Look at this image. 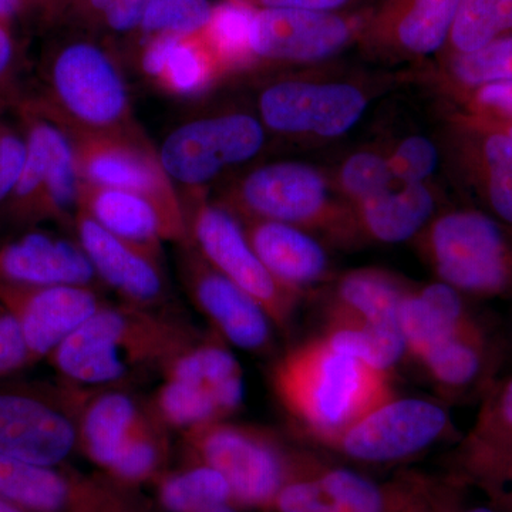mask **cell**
<instances>
[{
	"instance_id": "1",
	"label": "cell",
	"mask_w": 512,
	"mask_h": 512,
	"mask_svg": "<svg viewBox=\"0 0 512 512\" xmlns=\"http://www.w3.org/2000/svg\"><path fill=\"white\" fill-rule=\"evenodd\" d=\"M272 384L315 444L396 396L390 373L336 349L322 335L286 353L274 367Z\"/></svg>"
},
{
	"instance_id": "2",
	"label": "cell",
	"mask_w": 512,
	"mask_h": 512,
	"mask_svg": "<svg viewBox=\"0 0 512 512\" xmlns=\"http://www.w3.org/2000/svg\"><path fill=\"white\" fill-rule=\"evenodd\" d=\"M67 134L141 133L117 60L89 40L53 50L42 67L40 90L29 99Z\"/></svg>"
},
{
	"instance_id": "3",
	"label": "cell",
	"mask_w": 512,
	"mask_h": 512,
	"mask_svg": "<svg viewBox=\"0 0 512 512\" xmlns=\"http://www.w3.org/2000/svg\"><path fill=\"white\" fill-rule=\"evenodd\" d=\"M181 326L140 306H101L53 352L57 369L84 386H104L124 379L138 366L167 365L190 346Z\"/></svg>"
},
{
	"instance_id": "4",
	"label": "cell",
	"mask_w": 512,
	"mask_h": 512,
	"mask_svg": "<svg viewBox=\"0 0 512 512\" xmlns=\"http://www.w3.org/2000/svg\"><path fill=\"white\" fill-rule=\"evenodd\" d=\"M265 126L247 111L225 110L188 117L165 134L158 158L181 198L205 195L228 170L264 150Z\"/></svg>"
},
{
	"instance_id": "5",
	"label": "cell",
	"mask_w": 512,
	"mask_h": 512,
	"mask_svg": "<svg viewBox=\"0 0 512 512\" xmlns=\"http://www.w3.org/2000/svg\"><path fill=\"white\" fill-rule=\"evenodd\" d=\"M188 444L195 463L214 468L228 481L235 507L249 510H274L276 497L305 458L269 434L222 420L191 429Z\"/></svg>"
},
{
	"instance_id": "6",
	"label": "cell",
	"mask_w": 512,
	"mask_h": 512,
	"mask_svg": "<svg viewBox=\"0 0 512 512\" xmlns=\"http://www.w3.org/2000/svg\"><path fill=\"white\" fill-rule=\"evenodd\" d=\"M221 207L247 221H274L302 229L319 228L348 238L350 212L332 205L325 178L296 161L259 165L222 194Z\"/></svg>"
},
{
	"instance_id": "7",
	"label": "cell",
	"mask_w": 512,
	"mask_h": 512,
	"mask_svg": "<svg viewBox=\"0 0 512 512\" xmlns=\"http://www.w3.org/2000/svg\"><path fill=\"white\" fill-rule=\"evenodd\" d=\"M72 140L77 173L84 183L116 188L153 202L171 242L190 244L183 201L165 174L157 148L146 134H67Z\"/></svg>"
},
{
	"instance_id": "8",
	"label": "cell",
	"mask_w": 512,
	"mask_h": 512,
	"mask_svg": "<svg viewBox=\"0 0 512 512\" xmlns=\"http://www.w3.org/2000/svg\"><path fill=\"white\" fill-rule=\"evenodd\" d=\"M421 249L440 282L458 292L501 295L512 286V249L491 218L457 211L437 218Z\"/></svg>"
},
{
	"instance_id": "9",
	"label": "cell",
	"mask_w": 512,
	"mask_h": 512,
	"mask_svg": "<svg viewBox=\"0 0 512 512\" xmlns=\"http://www.w3.org/2000/svg\"><path fill=\"white\" fill-rule=\"evenodd\" d=\"M181 201L192 247L212 268L255 299L274 325L288 326L301 295L276 281L266 269L235 215L208 201L207 195Z\"/></svg>"
},
{
	"instance_id": "10",
	"label": "cell",
	"mask_w": 512,
	"mask_h": 512,
	"mask_svg": "<svg viewBox=\"0 0 512 512\" xmlns=\"http://www.w3.org/2000/svg\"><path fill=\"white\" fill-rule=\"evenodd\" d=\"M448 430L450 416L441 404L393 396L318 446L359 463L389 464L423 453Z\"/></svg>"
},
{
	"instance_id": "11",
	"label": "cell",
	"mask_w": 512,
	"mask_h": 512,
	"mask_svg": "<svg viewBox=\"0 0 512 512\" xmlns=\"http://www.w3.org/2000/svg\"><path fill=\"white\" fill-rule=\"evenodd\" d=\"M259 119L282 136L335 138L348 133L367 109L365 93L349 83L281 79L258 94Z\"/></svg>"
},
{
	"instance_id": "12",
	"label": "cell",
	"mask_w": 512,
	"mask_h": 512,
	"mask_svg": "<svg viewBox=\"0 0 512 512\" xmlns=\"http://www.w3.org/2000/svg\"><path fill=\"white\" fill-rule=\"evenodd\" d=\"M362 20L349 13L254 9L249 30L252 60L315 63L338 55L360 35Z\"/></svg>"
},
{
	"instance_id": "13",
	"label": "cell",
	"mask_w": 512,
	"mask_h": 512,
	"mask_svg": "<svg viewBox=\"0 0 512 512\" xmlns=\"http://www.w3.org/2000/svg\"><path fill=\"white\" fill-rule=\"evenodd\" d=\"M180 265L192 301L221 339L247 352H264L271 345L274 323L255 299L212 268L191 244L183 245Z\"/></svg>"
},
{
	"instance_id": "14",
	"label": "cell",
	"mask_w": 512,
	"mask_h": 512,
	"mask_svg": "<svg viewBox=\"0 0 512 512\" xmlns=\"http://www.w3.org/2000/svg\"><path fill=\"white\" fill-rule=\"evenodd\" d=\"M0 498L29 512H137L119 491L0 454Z\"/></svg>"
},
{
	"instance_id": "15",
	"label": "cell",
	"mask_w": 512,
	"mask_h": 512,
	"mask_svg": "<svg viewBox=\"0 0 512 512\" xmlns=\"http://www.w3.org/2000/svg\"><path fill=\"white\" fill-rule=\"evenodd\" d=\"M458 5L460 0H379L359 37L387 56L434 55L447 45Z\"/></svg>"
},
{
	"instance_id": "16",
	"label": "cell",
	"mask_w": 512,
	"mask_h": 512,
	"mask_svg": "<svg viewBox=\"0 0 512 512\" xmlns=\"http://www.w3.org/2000/svg\"><path fill=\"white\" fill-rule=\"evenodd\" d=\"M73 228L100 281L140 308L164 301L168 285L161 254L116 237L82 211Z\"/></svg>"
},
{
	"instance_id": "17",
	"label": "cell",
	"mask_w": 512,
	"mask_h": 512,
	"mask_svg": "<svg viewBox=\"0 0 512 512\" xmlns=\"http://www.w3.org/2000/svg\"><path fill=\"white\" fill-rule=\"evenodd\" d=\"M0 296L15 309L30 355L53 353L60 343L99 311L90 286H0Z\"/></svg>"
},
{
	"instance_id": "18",
	"label": "cell",
	"mask_w": 512,
	"mask_h": 512,
	"mask_svg": "<svg viewBox=\"0 0 512 512\" xmlns=\"http://www.w3.org/2000/svg\"><path fill=\"white\" fill-rule=\"evenodd\" d=\"M77 441L79 429L64 414L28 397L0 394V454L55 467Z\"/></svg>"
},
{
	"instance_id": "19",
	"label": "cell",
	"mask_w": 512,
	"mask_h": 512,
	"mask_svg": "<svg viewBox=\"0 0 512 512\" xmlns=\"http://www.w3.org/2000/svg\"><path fill=\"white\" fill-rule=\"evenodd\" d=\"M0 278L18 286H90L100 281L77 241L29 232L0 249Z\"/></svg>"
},
{
	"instance_id": "20",
	"label": "cell",
	"mask_w": 512,
	"mask_h": 512,
	"mask_svg": "<svg viewBox=\"0 0 512 512\" xmlns=\"http://www.w3.org/2000/svg\"><path fill=\"white\" fill-rule=\"evenodd\" d=\"M249 244L276 281L301 295L306 286L328 274L329 259L322 245L305 229L274 221H247Z\"/></svg>"
},
{
	"instance_id": "21",
	"label": "cell",
	"mask_w": 512,
	"mask_h": 512,
	"mask_svg": "<svg viewBox=\"0 0 512 512\" xmlns=\"http://www.w3.org/2000/svg\"><path fill=\"white\" fill-rule=\"evenodd\" d=\"M434 197L423 183L393 185L350 212L349 238L400 244L420 234L433 215Z\"/></svg>"
},
{
	"instance_id": "22",
	"label": "cell",
	"mask_w": 512,
	"mask_h": 512,
	"mask_svg": "<svg viewBox=\"0 0 512 512\" xmlns=\"http://www.w3.org/2000/svg\"><path fill=\"white\" fill-rule=\"evenodd\" d=\"M473 325L460 292L444 282L409 288L397 313L406 352L417 362L441 340Z\"/></svg>"
},
{
	"instance_id": "23",
	"label": "cell",
	"mask_w": 512,
	"mask_h": 512,
	"mask_svg": "<svg viewBox=\"0 0 512 512\" xmlns=\"http://www.w3.org/2000/svg\"><path fill=\"white\" fill-rule=\"evenodd\" d=\"M165 379L175 380L204 397L221 420L237 412L244 400V376L237 357L222 342L194 343L177 353L165 367Z\"/></svg>"
},
{
	"instance_id": "24",
	"label": "cell",
	"mask_w": 512,
	"mask_h": 512,
	"mask_svg": "<svg viewBox=\"0 0 512 512\" xmlns=\"http://www.w3.org/2000/svg\"><path fill=\"white\" fill-rule=\"evenodd\" d=\"M121 239L161 254L170 241L167 227L153 202L133 192L80 183L79 210Z\"/></svg>"
},
{
	"instance_id": "25",
	"label": "cell",
	"mask_w": 512,
	"mask_h": 512,
	"mask_svg": "<svg viewBox=\"0 0 512 512\" xmlns=\"http://www.w3.org/2000/svg\"><path fill=\"white\" fill-rule=\"evenodd\" d=\"M409 286L376 269L342 276L330 298L326 318H349L397 325V313Z\"/></svg>"
},
{
	"instance_id": "26",
	"label": "cell",
	"mask_w": 512,
	"mask_h": 512,
	"mask_svg": "<svg viewBox=\"0 0 512 512\" xmlns=\"http://www.w3.org/2000/svg\"><path fill=\"white\" fill-rule=\"evenodd\" d=\"M141 419L136 402L127 394H100L84 410L79 441L93 463L109 470Z\"/></svg>"
},
{
	"instance_id": "27",
	"label": "cell",
	"mask_w": 512,
	"mask_h": 512,
	"mask_svg": "<svg viewBox=\"0 0 512 512\" xmlns=\"http://www.w3.org/2000/svg\"><path fill=\"white\" fill-rule=\"evenodd\" d=\"M224 70L202 35L174 36L165 52L154 86L180 99H192L210 90Z\"/></svg>"
},
{
	"instance_id": "28",
	"label": "cell",
	"mask_w": 512,
	"mask_h": 512,
	"mask_svg": "<svg viewBox=\"0 0 512 512\" xmlns=\"http://www.w3.org/2000/svg\"><path fill=\"white\" fill-rule=\"evenodd\" d=\"M323 338L366 365L390 373L406 355L399 326L349 318H326Z\"/></svg>"
},
{
	"instance_id": "29",
	"label": "cell",
	"mask_w": 512,
	"mask_h": 512,
	"mask_svg": "<svg viewBox=\"0 0 512 512\" xmlns=\"http://www.w3.org/2000/svg\"><path fill=\"white\" fill-rule=\"evenodd\" d=\"M434 384L446 392H460L477 382L485 363L484 336L478 325L441 340L419 360Z\"/></svg>"
},
{
	"instance_id": "30",
	"label": "cell",
	"mask_w": 512,
	"mask_h": 512,
	"mask_svg": "<svg viewBox=\"0 0 512 512\" xmlns=\"http://www.w3.org/2000/svg\"><path fill=\"white\" fill-rule=\"evenodd\" d=\"M158 503L167 512H195L220 504H234L231 487L221 473L205 464L157 478ZM235 505V504H234Z\"/></svg>"
},
{
	"instance_id": "31",
	"label": "cell",
	"mask_w": 512,
	"mask_h": 512,
	"mask_svg": "<svg viewBox=\"0 0 512 512\" xmlns=\"http://www.w3.org/2000/svg\"><path fill=\"white\" fill-rule=\"evenodd\" d=\"M512 32V0H460L447 45L468 55Z\"/></svg>"
},
{
	"instance_id": "32",
	"label": "cell",
	"mask_w": 512,
	"mask_h": 512,
	"mask_svg": "<svg viewBox=\"0 0 512 512\" xmlns=\"http://www.w3.org/2000/svg\"><path fill=\"white\" fill-rule=\"evenodd\" d=\"M252 12L254 9L239 0H225L212 9L210 23L202 37L224 73L254 62L249 50Z\"/></svg>"
},
{
	"instance_id": "33",
	"label": "cell",
	"mask_w": 512,
	"mask_h": 512,
	"mask_svg": "<svg viewBox=\"0 0 512 512\" xmlns=\"http://www.w3.org/2000/svg\"><path fill=\"white\" fill-rule=\"evenodd\" d=\"M210 0H148L140 32L146 39L156 36H198L212 16Z\"/></svg>"
},
{
	"instance_id": "34",
	"label": "cell",
	"mask_w": 512,
	"mask_h": 512,
	"mask_svg": "<svg viewBox=\"0 0 512 512\" xmlns=\"http://www.w3.org/2000/svg\"><path fill=\"white\" fill-rule=\"evenodd\" d=\"M164 458L163 441L147 420L141 419L107 471L123 484L146 483L160 477Z\"/></svg>"
},
{
	"instance_id": "35",
	"label": "cell",
	"mask_w": 512,
	"mask_h": 512,
	"mask_svg": "<svg viewBox=\"0 0 512 512\" xmlns=\"http://www.w3.org/2000/svg\"><path fill=\"white\" fill-rule=\"evenodd\" d=\"M458 82L471 87L512 82V36L495 40L468 55H458L451 63Z\"/></svg>"
},
{
	"instance_id": "36",
	"label": "cell",
	"mask_w": 512,
	"mask_h": 512,
	"mask_svg": "<svg viewBox=\"0 0 512 512\" xmlns=\"http://www.w3.org/2000/svg\"><path fill=\"white\" fill-rule=\"evenodd\" d=\"M339 183L355 205L397 184L389 160L372 151H360L350 156L340 168Z\"/></svg>"
},
{
	"instance_id": "37",
	"label": "cell",
	"mask_w": 512,
	"mask_h": 512,
	"mask_svg": "<svg viewBox=\"0 0 512 512\" xmlns=\"http://www.w3.org/2000/svg\"><path fill=\"white\" fill-rule=\"evenodd\" d=\"M483 154L491 207L512 225V138L493 134L485 140Z\"/></svg>"
},
{
	"instance_id": "38",
	"label": "cell",
	"mask_w": 512,
	"mask_h": 512,
	"mask_svg": "<svg viewBox=\"0 0 512 512\" xmlns=\"http://www.w3.org/2000/svg\"><path fill=\"white\" fill-rule=\"evenodd\" d=\"M387 160L396 183H424L436 171L439 153L429 138L410 136L394 148Z\"/></svg>"
},
{
	"instance_id": "39",
	"label": "cell",
	"mask_w": 512,
	"mask_h": 512,
	"mask_svg": "<svg viewBox=\"0 0 512 512\" xmlns=\"http://www.w3.org/2000/svg\"><path fill=\"white\" fill-rule=\"evenodd\" d=\"M471 441L485 446H512V377L491 394Z\"/></svg>"
},
{
	"instance_id": "40",
	"label": "cell",
	"mask_w": 512,
	"mask_h": 512,
	"mask_svg": "<svg viewBox=\"0 0 512 512\" xmlns=\"http://www.w3.org/2000/svg\"><path fill=\"white\" fill-rule=\"evenodd\" d=\"M25 160L26 137L22 126H12L0 119V204L8 201L15 190Z\"/></svg>"
},
{
	"instance_id": "41",
	"label": "cell",
	"mask_w": 512,
	"mask_h": 512,
	"mask_svg": "<svg viewBox=\"0 0 512 512\" xmlns=\"http://www.w3.org/2000/svg\"><path fill=\"white\" fill-rule=\"evenodd\" d=\"M30 355L22 325L13 313L0 315V370L15 369Z\"/></svg>"
},
{
	"instance_id": "42",
	"label": "cell",
	"mask_w": 512,
	"mask_h": 512,
	"mask_svg": "<svg viewBox=\"0 0 512 512\" xmlns=\"http://www.w3.org/2000/svg\"><path fill=\"white\" fill-rule=\"evenodd\" d=\"M22 99L19 92V66L15 43L0 23V109Z\"/></svg>"
},
{
	"instance_id": "43",
	"label": "cell",
	"mask_w": 512,
	"mask_h": 512,
	"mask_svg": "<svg viewBox=\"0 0 512 512\" xmlns=\"http://www.w3.org/2000/svg\"><path fill=\"white\" fill-rule=\"evenodd\" d=\"M252 9H296L319 13H348L379 0H239Z\"/></svg>"
},
{
	"instance_id": "44",
	"label": "cell",
	"mask_w": 512,
	"mask_h": 512,
	"mask_svg": "<svg viewBox=\"0 0 512 512\" xmlns=\"http://www.w3.org/2000/svg\"><path fill=\"white\" fill-rule=\"evenodd\" d=\"M148 0H114L103 15L107 28L116 33H130L140 28Z\"/></svg>"
},
{
	"instance_id": "45",
	"label": "cell",
	"mask_w": 512,
	"mask_h": 512,
	"mask_svg": "<svg viewBox=\"0 0 512 512\" xmlns=\"http://www.w3.org/2000/svg\"><path fill=\"white\" fill-rule=\"evenodd\" d=\"M467 460L477 470H497L507 473L512 478V446H485L473 443L467 450Z\"/></svg>"
},
{
	"instance_id": "46",
	"label": "cell",
	"mask_w": 512,
	"mask_h": 512,
	"mask_svg": "<svg viewBox=\"0 0 512 512\" xmlns=\"http://www.w3.org/2000/svg\"><path fill=\"white\" fill-rule=\"evenodd\" d=\"M477 101L488 109L512 117V82L485 84L478 89Z\"/></svg>"
},
{
	"instance_id": "47",
	"label": "cell",
	"mask_w": 512,
	"mask_h": 512,
	"mask_svg": "<svg viewBox=\"0 0 512 512\" xmlns=\"http://www.w3.org/2000/svg\"><path fill=\"white\" fill-rule=\"evenodd\" d=\"M406 512H441L437 507L436 497L431 493L430 487L417 481V490L412 503L407 507Z\"/></svg>"
},
{
	"instance_id": "48",
	"label": "cell",
	"mask_w": 512,
	"mask_h": 512,
	"mask_svg": "<svg viewBox=\"0 0 512 512\" xmlns=\"http://www.w3.org/2000/svg\"><path fill=\"white\" fill-rule=\"evenodd\" d=\"M114 0H82V8L87 15L100 16L103 18L106 10L110 8Z\"/></svg>"
},
{
	"instance_id": "49",
	"label": "cell",
	"mask_w": 512,
	"mask_h": 512,
	"mask_svg": "<svg viewBox=\"0 0 512 512\" xmlns=\"http://www.w3.org/2000/svg\"><path fill=\"white\" fill-rule=\"evenodd\" d=\"M22 5V0H0V23L15 16Z\"/></svg>"
},
{
	"instance_id": "50",
	"label": "cell",
	"mask_w": 512,
	"mask_h": 512,
	"mask_svg": "<svg viewBox=\"0 0 512 512\" xmlns=\"http://www.w3.org/2000/svg\"><path fill=\"white\" fill-rule=\"evenodd\" d=\"M195 512H238V507H235L234 504H220Z\"/></svg>"
},
{
	"instance_id": "51",
	"label": "cell",
	"mask_w": 512,
	"mask_h": 512,
	"mask_svg": "<svg viewBox=\"0 0 512 512\" xmlns=\"http://www.w3.org/2000/svg\"><path fill=\"white\" fill-rule=\"evenodd\" d=\"M0 512H25L16 507V505L8 503V501L0 498Z\"/></svg>"
},
{
	"instance_id": "52",
	"label": "cell",
	"mask_w": 512,
	"mask_h": 512,
	"mask_svg": "<svg viewBox=\"0 0 512 512\" xmlns=\"http://www.w3.org/2000/svg\"><path fill=\"white\" fill-rule=\"evenodd\" d=\"M461 512H495V511L493 510V508H488V507H473V508H468V510H464Z\"/></svg>"
},
{
	"instance_id": "53",
	"label": "cell",
	"mask_w": 512,
	"mask_h": 512,
	"mask_svg": "<svg viewBox=\"0 0 512 512\" xmlns=\"http://www.w3.org/2000/svg\"><path fill=\"white\" fill-rule=\"evenodd\" d=\"M508 136H510L512 138V127H511V130H510V133H508Z\"/></svg>"
}]
</instances>
